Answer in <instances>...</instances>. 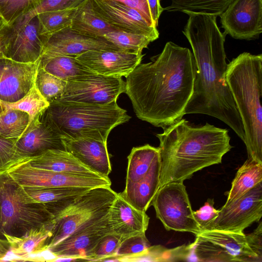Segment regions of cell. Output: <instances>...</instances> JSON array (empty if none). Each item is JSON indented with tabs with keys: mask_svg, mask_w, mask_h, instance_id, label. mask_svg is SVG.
<instances>
[{
	"mask_svg": "<svg viewBox=\"0 0 262 262\" xmlns=\"http://www.w3.org/2000/svg\"><path fill=\"white\" fill-rule=\"evenodd\" d=\"M40 117L61 138L105 142L114 127L130 118L117 102L99 105L57 100L51 102Z\"/></svg>",
	"mask_w": 262,
	"mask_h": 262,
	"instance_id": "cell-5",
	"label": "cell"
},
{
	"mask_svg": "<svg viewBox=\"0 0 262 262\" xmlns=\"http://www.w3.org/2000/svg\"><path fill=\"white\" fill-rule=\"evenodd\" d=\"M111 232L107 216L103 220L76 231L47 249L53 261L58 257H73L86 261L88 253L105 234Z\"/></svg>",
	"mask_w": 262,
	"mask_h": 262,
	"instance_id": "cell-18",
	"label": "cell"
},
{
	"mask_svg": "<svg viewBox=\"0 0 262 262\" xmlns=\"http://www.w3.org/2000/svg\"><path fill=\"white\" fill-rule=\"evenodd\" d=\"M47 204L33 202L20 185L0 171V233L19 237L40 227L53 217Z\"/></svg>",
	"mask_w": 262,
	"mask_h": 262,
	"instance_id": "cell-7",
	"label": "cell"
},
{
	"mask_svg": "<svg viewBox=\"0 0 262 262\" xmlns=\"http://www.w3.org/2000/svg\"><path fill=\"white\" fill-rule=\"evenodd\" d=\"M50 221L43 226L32 229L19 237L3 235L17 261H47L46 243L51 231Z\"/></svg>",
	"mask_w": 262,
	"mask_h": 262,
	"instance_id": "cell-24",
	"label": "cell"
},
{
	"mask_svg": "<svg viewBox=\"0 0 262 262\" xmlns=\"http://www.w3.org/2000/svg\"><path fill=\"white\" fill-rule=\"evenodd\" d=\"M195 235L210 242L220 261H262L249 246L244 233L203 230Z\"/></svg>",
	"mask_w": 262,
	"mask_h": 262,
	"instance_id": "cell-19",
	"label": "cell"
},
{
	"mask_svg": "<svg viewBox=\"0 0 262 262\" xmlns=\"http://www.w3.org/2000/svg\"><path fill=\"white\" fill-rule=\"evenodd\" d=\"M13 162L55 172L78 173L94 177H102L83 165L66 150L49 149L32 156L18 158Z\"/></svg>",
	"mask_w": 262,
	"mask_h": 262,
	"instance_id": "cell-23",
	"label": "cell"
},
{
	"mask_svg": "<svg viewBox=\"0 0 262 262\" xmlns=\"http://www.w3.org/2000/svg\"><path fill=\"white\" fill-rule=\"evenodd\" d=\"M70 27L78 33L93 37H103L117 30L96 13L90 0H86L76 9Z\"/></svg>",
	"mask_w": 262,
	"mask_h": 262,
	"instance_id": "cell-26",
	"label": "cell"
},
{
	"mask_svg": "<svg viewBox=\"0 0 262 262\" xmlns=\"http://www.w3.org/2000/svg\"><path fill=\"white\" fill-rule=\"evenodd\" d=\"M170 5L164 8L169 12L203 13L220 16L233 0H170Z\"/></svg>",
	"mask_w": 262,
	"mask_h": 262,
	"instance_id": "cell-31",
	"label": "cell"
},
{
	"mask_svg": "<svg viewBox=\"0 0 262 262\" xmlns=\"http://www.w3.org/2000/svg\"><path fill=\"white\" fill-rule=\"evenodd\" d=\"M213 205V200L209 199L199 209L193 211L194 218L201 230L205 229L218 215L219 210L216 209Z\"/></svg>",
	"mask_w": 262,
	"mask_h": 262,
	"instance_id": "cell-42",
	"label": "cell"
},
{
	"mask_svg": "<svg viewBox=\"0 0 262 262\" xmlns=\"http://www.w3.org/2000/svg\"><path fill=\"white\" fill-rule=\"evenodd\" d=\"M116 2L138 11L144 19L152 26L155 27L151 16L147 0H110ZM157 28V27H156Z\"/></svg>",
	"mask_w": 262,
	"mask_h": 262,
	"instance_id": "cell-44",
	"label": "cell"
},
{
	"mask_svg": "<svg viewBox=\"0 0 262 262\" xmlns=\"http://www.w3.org/2000/svg\"><path fill=\"white\" fill-rule=\"evenodd\" d=\"M247 242L251 249L262 260V223L251 233L246 235Z\"/></svg>",
	"mask_w": 262,
	"mask_h": 262,
	"instance_id": "cell-45",
	"label": "cell"
},
{
	"mask_svg": "<svg viewBox=\"0 0 262 262\" xmlns=\"http://www.w3.org/2000/svg\"><path fill=\"white\" fill-rule=\"evenodd\" d=\"M262 182V163L248 158L237 170L230 190L225 193L226 202L234 201Z\"/></svg>",
	"mask_w": 262,
	"mask_h": 262,
	"instance_id": "cell-28",
	"label": "cell"
},
{
	"mask_svg": "<svg viewBox=\"0 0 262 262\" xmlns=\"http://www.w3.org/2000/svg\"><path fill=\"white\" fill-rule=\"evenodd\" d=\"M145 233H140L122 238L115 256L104 261H124L126 259L138 256L149 246Z\"/></svg>",
	"mask_w": 262,
	"mask_h": 262,
	"instance_id": "cell-36",
	"label": "cell"
},
{
	"mask_svg": "<svg viewBox=\"0 0 262 262\" xmlns=\"http://www.w3.org/2000/svg\"><path fill=\"white\" fill-rule=\"evenodd\" d=\"M76 9L47 11L37 14L40 35L47 37L70 26Z\"/></svg>",
	"mask_w": 262,
	"mask_h": 262,
	"instance_id": "cell-35",
	"label": "cell"
},
{
	"mask_svg": "<svg viewBox=\"0 0 262 262\" xmlns=\"http://www.w3.org/2000/svg\"><path fill=\"white\" fill-rule=\"evenodd\" d=\"M1 102L5 110H16L28 114L30 119L28 126L50 105V103L40 93L35 81L26 94L18 100L13 102H4L1 100Z\"/></svg>",
	"mask_w": 262,
	"mask_h": 262,
	"instance_id": "cell-32",
	"label": "cell"
},
{
	"mask_svg": "<svg viewBox=\"0 0 262 262\" xmlns=\"http://www.w3.org/2000/svg\"><path fill=\"white\" fill-rule=\"evenodd\" d=\"M99 50H121L104 37L86 36L74 31L69 26L45 37L40 59L57 55L76 57L89 51Z\"/></svg>",
	"mask_w": 262,
	"mask_h": 262,
	"instance_id": "cell-14",
	"label": "cell"
},
{
	"mask_svg": "<svg viewBox=\"0 0 262 262\" xmlns=\"http://www.w3.org/2000/svg\"><path fill=\"white\" fill-rule=\"evenodd\" d=\"M40 65L49 73L66 82L80 80L96 74L72 56L57 55L40 59Z\"/></svg>",
	"mask_w": 262,
	"mask_h": 262,
	"instance_id": "cell-27",
	"label": "cell"
},
{
	"mask_svg": "<svg viewBox=\"0 0 262 262\" xmlns=\"http://www.w3.org/2000/svg\"><path fill=\"white\" fill-rule=\"evenodd\" d=\"M156 136L160 142L158 189L171 182H183L195 172L221 163L233 147L228 129L208 123L194 126L183 118Z\"/></svg>",
	"mask_w": 262,
	"mask_h": 262,
	"instance_id": "cell-3",
	"label": "cell"
},
{
	"mask_svg": "<svg viewBox=\"0 0 262 262\" xmlns=\"http://www.w3.org/2000/svg\"><path fill=\"white\" fill-rule=\"evenodd\" d=\"M96 13L117 30L146 34L158 38L156 27L151 26L137 10L110 0H90Z\"/></svg>",
	"mask_w": 262,
	"mask_h": 262,
	"instance_id": "cell-17",
	"label": "cell"
},
{
	"mask_svg": "<svg viewBox=\"0 0 262 262\" xmlns=\"http://www.w3.org/2000/svg\"><path fill=\"white\" fill-rule=\"evenodd\" d=\"M21 186L49 187L111 186L110 178L94 177L78 173L55 172L12 162L1 170Z\"/></svg>",
	"mask_w": 262,
	"mask_h": 262,
	"instance_id": "cell-9",
	"label": "cell"
},
{
	"mask_svg": "<svg viewBox=\"0 0 262 262\" xmlns=\"http://www.w3.org/2000/svg\"><path fill=\"white\" fill-rule=\"evenodd\" d=\"M160 174L159 155L144 177L135 182L126 183L121 194L135 208L146 212L158 189Z\"/></svg>",
	"mask_w": 262,
	"mask_h": 262,
	"instance_id": "cell-25",
	"label": "cell"
},
{
	"mask_svg": "<svg viewBox=\"0 0 262 262\" xmlns=\"http://www.w3.org/2000/svg\"><path fill=\"white\" fill-rule=\"evenodd\" d=\"M9 31V26L8 24L5 25L0 31V52H3L5 54L7 39Z\"/></svg>",
	"mask_w": 262,
	"mask_h": 262,
	"instance_id": "cell-48",
	"label": "cell"
},
{
	"mask_svg": "<svg viewBox=\"0 0 262 262\" xmlns=\"http://www.w3.org/2000/svg\"><path fill=\"white\" fill-rule=\"evenodd\" d=\"M16 140L0 136V170L17 159L14 146Z\"/></svg>",
	"mask_w": 262,
	"mask_h": 262,
	"instance_id": "cell-43",
	"label": "cell"
},
{
	"mask_svg": "<svg viewBox=\"0 0 262 262\" xmlns=\"http://www.w3.org/2000/svg\"><path fill=\"white\" fill-rule=\"evenodd\" d=\"M86 0H41L27 13L34 16L38 13L52 11L76 9Z\"/></svg>",
	"mask_w": 262,
	"mask_h": 262,
	"instance_id": "cell-41",
	"label": "cell"
},
{
	"mask_svg": "<svg viewBox=\"0 0 262 262\" xmlns=\"http://www.w3.org/2000/svg\"><path fill=\"white\" fill-rule=\"evenodd\" d=\"M151 205L167 231L189 232L195 235L201 232L183 182H171L158 189Z\"/></svg>",
	"mask_w": 262,
	"mask_h": 262,
	"instance_id": "cell-8",
	"label": "cell"
},
{
	"mask_svg": "<svg viewBox=\"0 0 262 262\" xmlns=\"http://www.w3.org/2000/svg\"><path fill=\"white\" fill-rule=\"evenodd\" d=\"M20 186L23 192L32 202L46 204L69 203L91 189L86 187Z\"/></svg>",
	"mask_w": 262,
	"mask_h": 262,
	"instance_id": "cell-29",
	"label": "cell"
},
{
	"mask_svg": "<svg viewBox=\"0 0 262 262\" xmlns=\"http://www.w3.org/2000/svg\"><path fill=\"white\" fill-rule=\"evenodd\" d=\"M111 186L90 189L54 214L46 251L71 234L105 218L117 196Z\"/></svg>",
	"mask_w": 262,
	"mask_h": 262,
	"instance_id": "cell-6",
	"label": "cell"
},
{
	"mask_svg": "<svg viewBox=\"0 0 262 262\" xmlns=\"http://www.w3.org/2000/svg\"><path fill=\"white\" fill-rule=\"evenodd\" d=\"M226 79L242 121L248 158L262 163V55L241 53L227 64Z\"/></svg>",
	"mask_w": 262,
	"mask_h": 262,
	"instance_id": "cell-4",
	"label": "cell"
},
{
	"mask_svg": "<svg viewBox=\"0 0 262 262\" xmlns=\"http://www.w3.org/2000/svg\"><path fill=\"white\" fill-rule=\"evenodd\" d=\"M35 83L41 94L50 103L61 96L67 82L49 73L39 65Z\"/></svg>",
	"mask_w": 262,
	"mask_h": 262,
	"instance_id": "cell-37",
	"label": "cell"
},
{
	"mask_svg": "<svg viewBox=\"0 0 262 262\" xmlns=\"http://www.w3.org/2000/svg\"><path fill=\"white\" fill-rule=\"evenodd\" d=\"M220 16L225 35L241 40L258 38L262 32V0H233Z\"/></svg>",
	"mask_w": 262,
	"mask_h": 262,
	"instance_id": "cell-13",
	"label": "cell"
},
{
	"mask_svg": "<svg viewBox=\"0 0 262 262\" xmlns=\"http://www.w3.org/2000/svg\"><path fill=\"white\" fill-rule=\"evenodd\" d=\"M17 261L16 258L11 253L7 240L0 238V261Z\"/></svg>",
	"mask_w": 262,
	"mask_h": 262,
	"instance_id": "cell-47",
	"label": "cell"
},
{
	"mask_svg": "<svg viewBox=\"0 0 262 262\" xmlns=\"http://www.w3.org/2000/svg\"><path fill=\"white\" fill-rule=\"evenodd\" d=\"M125 91L122 77L98 74L76 81L67 82L65 90L57 101L104 105L117 102Z\"/></svg>",
	"mask_w": 262,
	"mask_h": 262,
	"instance_id": "cell-11",
	"label": "cell"
},
{
	"mask_svg": "<svg viewBox=\"0 0 262 262\" xmlns=\"http://www.w3.org/2000/svg\"><path fill=\"white\" fill-rule=\"evenodd\" d=\"M40 115L36 117L23 135L16 139L14 144L16 159L49 149L66 150L61 137L41 119Z\"/></svg>",
	"mask_w": 262,
	"mask_h": 262,
	"instance_id": "cell-20",
	"label": "cell"
},
{
	"mask_svg": "<svg viewBox=\"0 0 262 262\" xmlns=\"http://www.w3.org/2000/svg\"><path fill=\"white\" fill-rule=\"evenodd\" d=\"M39 65L40 59L19 62L0 52V100L13 102L24 96L35 81Z\"/></svg>",
	"mask_w": 262,
	"mask_h": 262,
	"instance_id": "cell-15",
	"label": "cell"
},
{
	"mask_svg": "<svg viewBox=\"0 0 262 262\" xmlns=\"http://www.w3.org/2000/svg\"><path fill=\"white\" fill-rule=\"evenodd\" d=\"M41 0H0V14L7 24L33 9Z\"/></svg>",
	"mask_w": 262,
	"mask_h": 262,
	"instance_id": "cell-39",
	"label": "cell"
},
{
	"mask_svg": "<svg viewBox=\"0 0 262 262\" xmlns=\"http://www.w3.org/2000/svg\"><path fill=\"white\" fill-rule=\"evenodd\" d=\"M122 51L142 53L144 48L156 39L149 35L120 30H115L104 37Z\"/></svg>",
	"mask_w": 262,
	"mask_h": 262,
	"instance_id": "cell-33",
	"label": "cell"
},
{
	"mask_svg": "<svg viewBox=\"0 0 262 262\" xmlns=\"http://www.w3.org/2000/svg\"><path fill=\"white\" fill-rule=\"evenodd\" d=\"M142 53L121 50L87 51L76 57L94 72L107 76L126 77L142 61Z\"/></svg>",
	"mask_w": 262,
	"mask_h": 262,
	"instance_id": "cell-16",
	"label": "cell"
},
{
	"mask_svg": "<svg viewBox=\"0 0 262 262\" xmlns=\"http://www.w3.org/2000/svg\"><path fill=\"white\" fill-rule=\"evenodd\" d=\"M219 210L217 217L204 230L243 233L262 216V182L236 200L226 202Z\"/></svg>",
	"mask_w": 262,
	"mask_h": 262,
	"instance_id": "cell-10",
	"label": "cell"
},
{
	"mask_svg": "<svg viewBox=\"0 0 262 262\" xmlns=\"http://www.w3.org/2000/svg\"><path fill=\"white\" fill-rule=\"evenodd\" d=\"M123 237L112 232L104 235L88 253L86 261L104 260L116 255Z\"/></svg>",
	"mask_w": 262,
	"mask_h": 262,
	"instance_id": "cell-38",
	"label": "cell"
},
{
	"mask_svg": "<svg viewBox=\"0 0 262 262\" xmlns=\"http://www.w3.org/2000/svg\"><path fill=\"white\" fill-rule=\"evenodd\" d=\"M186 14L189 18L183 33L191 47L196 70L193 92L184 115L203 114L217 118L244 142L242 121L226 79V35L217 25V16Z\"/></svg>",
	"mask_w": 262,
	"mask_h": 262,
	"instance_id": "cell-2",
	"label": "cell"
},
{
	"mask_svg": "<svg viewBox=\"0 0 262 262\" xmlns=\"http://www.w3.org/2000/svg\"><path fill=\"white\" fill-rule=\"evenodd\" d=\"M66 151L92 171L109 178L112 171L107 142L89 138H62Z\"/></svg>",
	"mask_w": 262,
	"mask_h": 262,
	"instance_id": "cell-21",
	"label": "cell"
},
{
	"mask_svg": "<svg viewBox=\"0 0 262 262\" xmlns=\"http://www.w3.org/2000/svg\"><path fill=\"white\" fill-rule=\"evenodd\" d=\"M26 113L6 109L0 113V136L8 139H18L25 132L29 123Z\"/></svg>",
	"mask_w": 262,
	"mask_h": 262,
	"instance_id": "cell-34",
	"label": "cell"
},
{
	"mask_svg": "<svg viewBox=\"0 0 262 262\" xmlns=\"http://www.w3.org/2000/svg\"><path fill=\"white\" fill-rule=\"evenodd\" d=\"M9 31L5 55L17 62L34 63L42 54L45 37L39 33L37 15L26 13L8 24Z\"/></svg>",
	"mask_w": 262,
	"mask_h": 262,
	"instance_id": "cell-12",
	"label": "cell"
},
{
	"mask_svg": "<svg viewBox=\"0 0 262 262\" xmlns=\"http://www.w3.org/2000/svg\"><path fill=\"white\" fill-rule=\"evenodd\" d=\"M124 261H176L174 249H167L161 245L150 246L140 255Z\"/></svg>",
	"mask_w": 262,
	"mask_h": 262,
	"instance_id": "cell-40",
	"label": "cell"
},
{
	"mask_svg": "<svg viewBox=\"0 0 262 262\" xmlns=\"http://www.w3.org/2000/svg\"><path fill=\"white\" fill-rule=\"evenodd\" d=\"M4 110H5V109L3 107V105H2V103H1V100H0V113H2Z\"/></svg>",
	"mask_w": 262,
	"mask_h": 262,
	"instance_id": "cell-50",
	"label": "cell"
},
{
	"mask_svg": "<svg viewBox=\"0 0 262 262\" xmlns=\"http://www.w3.org/2000/svg\"><path fill=\"white\" fill-rule=\"evenodd\" d=\"M7 24L0 14V31L2 29V28L6 25Z\"/></svg>",
	"mask_w": 262,
	"mask_h": 262,
	"instance_id": "cell-49",
	"label": "cell"
},
{
	"mask_svg": "<svg viewBox=\"0 0 262 262\" xmlns=\"http://www.w3.org/2000/svg\"><path fill=\"white\" fill-rule=\"evenodd\" d=\"M152 19L156 27L158 26L159 18L164 10L161 6L160 0H147Z\"/></svg>",
	"mask_w": 262,
	"mask_h": 262,
	"instance_id": "cell-46",
	"label": "cell"
},
{
	"mask_svg": "<svg viewBox=\"0 0 262 262\" xmlns=\"http://www.w3.org/2000/svg\"><path fill=\"white\" fill-rule=\"evenodd\" d=\"M151 59L125 77V93L139 119L164 129L184 115L193 92L196 64L190 49L171 41Z\"/></svg>",
	"mask_w": 262,
	"mask_h": 262,
	"instance_id": "cell-1",
	"label": "cell"
},
{
	"mask_svg": "<svg viewBox=\"0 0 262 262\" xmlns=\"http://www.w3.org/2000/svg\"><path fill=\"white\" fill-rule=\"evenodd\" d=\"M159 156L158 147L149 144L133 147L127 157L126 183L135 182L144 177Z\"/></svg>",
	"mask_w": 262,
	"mask_h": 262,
	"instance_id": "cell-30",
	"label": "cell"
},
{
	"mask_svg": "<svg viewBox=\"0 0 262 262\" xmlns=\"http://www.w3.org/2000/svg\"><path fill=\"white\" fill-rule=\"evenodd\" d=\"M149 217L145 212L138 210L121 194L117 193L107 215L111 232L125 237L145 233Z\"/></svg>",
	"mask_w": 262,
	"mask_h": 262,
	"instance_id": "cell-22",
	"label": "cell"
}]
</instances>
